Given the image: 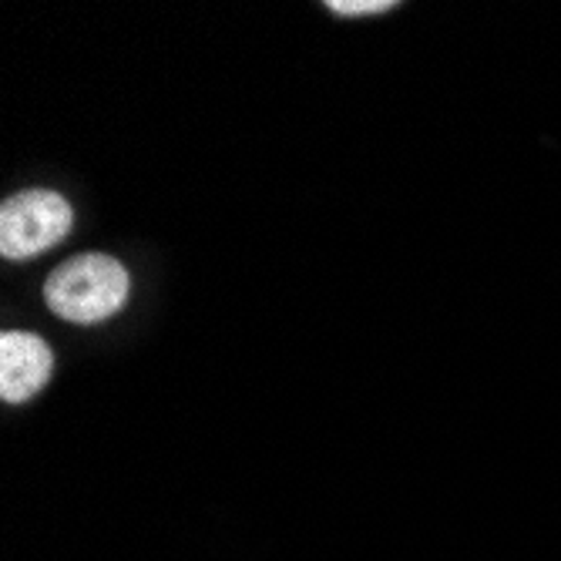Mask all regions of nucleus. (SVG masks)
Returning a JSON list of instances; mask_svg holds the SVG:
<instances>
[{
    "instance_id": "obj_1",
    "label": "nucleus",
    "mask_w": 561,
    "mask_h": 561,
    "mask_svg": "<svg viewBox=\"0 0 561 561\" xmlns=\"http://www.w3.org/2000/svg\"><path fill=\"white\" fill-rule=\"evenodd\" d=\"M128 293H131L128 270L118 260L105 256V252L75 256L61 263L44 283L47 310L78 327H94L115 317L128 302Z\"/></svg>"
},
{
    "instance_id": "obj_2",
    "label": "nucleus",
    "mask_w": 561,
    "mask_h": 561,
    "mask_svg": "<svg viewBox=\"0 0 561 561\" xmlns=\"http://www.w3.org/2000/svg\"><path fill=\"white\" fill-rule=\"evenodd\" d=\"M75 229L71 202L58 192L34 188L11 195L0 209V252L4 260H34L61 245Z\"/></svg>"
},
{
    "instance_id": "obj_3",
    "label": "nucleus",
    "mask_w": 561,
    "mask_h": 561,
    "mask_svg": "<svg viewBox=\"0 0 561 561\" xmlns=\"http://www.w3.org/2000/svg\"><path fill=\"white\" fill-rule=\"evenodd\" d=\"M55 374V353L24 330H8L0 336V397L4 403H24L41 393Z\"/></svg>"
},
{
    "instance_id": "obj_4",
    "label": "nucleus",
    "mask_w": 561,
    "mask_h": 561,
    "mask_svg": "<svg viewBox=\"0 0 561 561\" xmlns=\"http://www.w3.org/2000/svg\"><path fill=\"white\" fill-rule=\"evenodd\" d=\"M327 11H333L340 18H367V14L393 11V0H330Z\"/></svg>"
}]
</instances>
